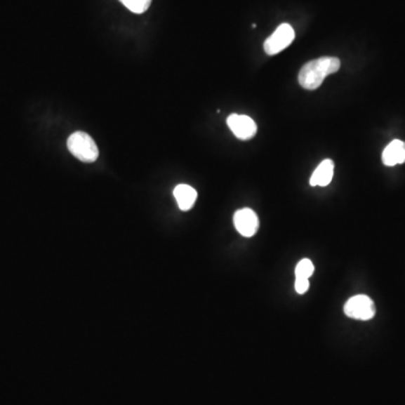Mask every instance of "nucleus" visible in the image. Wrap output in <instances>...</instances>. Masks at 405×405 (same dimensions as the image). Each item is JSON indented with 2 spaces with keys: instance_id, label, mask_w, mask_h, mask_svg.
Instances as JSON below:
<instances>
[{
  "instance_id": "f257e3e1",
  "label": "nucleus",
  "mask_w": 405,
  "mask_h": 405,
  "mask_svg": "<svg viewBox=\"0 0 405 405\" xmlns=\"http://www.w3.org/2000/svg\"><path fill=\"white\" fill-rule=\"evenodd\" d=\"M340 60L335 57H322L312 60L303 65L298 74V83L307 91H315L322 85L329 74H336L340 69Z\"/></svg>"
},
{
  "instance_id": "f03ea898",
  "label": "nucleus",
  "mask_w": 405,
  "mask_h": 405,
  "mask_svg": "<svg viewBox=\"0 0 405 405\" xmlns=\"http://www.w3.org/2000/svg\"><path fill=\"white\" fill-rule=\"evenodd\" d=\"M69 151L72 156L76 157L78 160L83 162H95L100 157V150L97 147L96 142L89 134L85 132H74L69 136L68 142Z\"/></svg>"
},
{
  "instance_id": "7ed1b4c3",
  "label": "nucleus",
  "mask_w": 405,
  "mask_h": 405,
  "mask_svg": "<svg viewBox=\"0 0 405 405\" xmlns=\"http://www.w3.org/2000/svg\"><path fill=\"white\" fill-rule=\"evenodd\" d=\"M343 311L347 317L360 321L371 320L376 313L374 302L366 295H356L354 298H349L348 302L345 304Z\"/></svg>"
},
{
  "instance_id": "20e7f679",
  "label": "nucleus",
  "mask_w": 405,
  "mask_h": 405,
  "mask_svg": "<svg viewBox=\"0 0 405 405\" xmlns=\"http://www.w3.org/2000/svg\"><path fill=\"white\" fill-rule=\"evenodd\" d=\"M295 39V32L289 24H281L276 31L267 39L264 44L265 52L268 55L281 53L292 44Z\"/></svg>"
},
{
  "instance_id": "39448f33",
  "label": "nucleus",
  "mask_w": 405,
  "mask_h": 405,
  "mask_svg": "<svg viewBox=\"0 0 405 405\" xmlns=\"http://www.w3.org/2000/svg\"><path fill=\"white\" fill-rule=\"evenodd\" d=\"M227 126L232 131L238 139L250 140L257 133V125L251 117L247 115H238L232 114L227 119Z\"/></svg>"
},
{
  "instance_id": "423d86ee",
  "label": "nucleus",
  "mask_w": 405,
  "mask_h": 405,
  "mask_svg": "<svg viewBox=\"0 0 405 405\" xmlns=\"http://www.w3.org/2000/svg\"><path fill=\"white\" fill-rule=\"evenodd\" d=\"M233 222L237 231L246 238H251L258 231L259 218L251 208L237 211L233 216Z\"/></svg>"
},
{
  "instance_id": "0eeeda50",
  "label": "nucleus",
  "mask_w": 405,
  "mask_h": 405,
  "mask_svg": "<svg viewBox=\"0 0 405 405\" xmlns=\"http://www.w3.org/2000/svg\"><path fill=\"white\" fill-rule=\"evenodd\" d=\"M383 164L387 167L401 165L405 162V143L399 140H394L382 154Z\"/></svg>"
},
{
  "instance_id": "6e6552de",
  "label": "nucleus",
  "mask_w": 405,
  "mask_h": 405,
  "mask_svg": "<svg viewBox=\"0 0 405 405\" xmlns=\"http://www.w3.org/2000/svg\"><path fill=\"white\" fill-rule=\"evenodd\" d=\"M333 175H335V164L330 159H326L321 162L320 165L317 166L311 179H310V184L313 187L315 186L326 187L331 182Z\"/></svg>"
},
{
  "instance_id": "1a4fd4ad",
  "label": "nucleus",
  "mask_w": 405,
  "mask_h": 405,
  "mask_svg": "<svg viewBox=\"0 0 405 405\" xmlns=\"http://www.w3.org/2000/svg\"><path fill=\"white\" fill-rule=\"evenodd\" d=\"M173 196L182 211H190L197 199V192L188 185H178L173 190Z\"/></svg>"
},
{
  "instance_id": "9d476101",
  "label": "nucleus",
  "mask_w": 405,
  "mask_h": 405,
  "mask_svg": "<svg viewBox=\"0 0 405 405\" xmlns=\"http://www.w3.org/2000/svg\"><path fill=\"white\" fill-rule=\"evenodd\" d=\"M126 8L135 14H142L147 12L150 7L152 0H119Z\"/></svg>"
},
{
  "instance_id": "9b49d317",
  "label": "nucleus",
  "mask_w": 405,
  "mask_h": 405,
  "mask_svg": "<svg viewBox=\"0 0 405 405\" xmlns=\"http://www.w3.org/2000/svg\"><path fill=\"white\" fill-rule=\"evenodd\" d=\"M313 272H314V266H313L310 259L300 260L296 268H295V276H296V278L309 279L313 275Z\"/></svg>"
},
{
  "instance_id": "f8f14e48",
  "label": "nucleus",
  "mask_w": 405,
  "mask_h": 405,
  "mask_svg": "<svg viewBox=\"0 0 405 405\" xmlns=\"http://www.w3.org/2000/svg\"><path fill=\"white\" fill-rule=\"evenodd\" d=\"M310 281L309 279H305V278H296L295 281V291L298 294H305L307 291H309Z\"/></svg>"
}]
</instances>
